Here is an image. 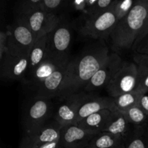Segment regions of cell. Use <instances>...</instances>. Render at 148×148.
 <instances>
[{"label": "cell", "mask_w": 148, "mask_h": 148, "mask_svg": "<svg viewBox=\"0 0 148 148\" xmlns=\"http://www.w3.org/2000/svg\"><path fill=\"white\" fill-rule=\"evenodd\" d=\"M110 54L106 46L99 45L90 48L83 52L79 58L72 60L67 88L62 98L71 94L79 93L81 90H84Z\"/></svg>", "instance_id": "6da1fadb"}, {"label": "cell", "mask_w": 148, "mask_h": 148, "mask_svg": "<svg viewBox=\"0 0 148 148\" xmlns=\"http://www.w3.org/2000/svg\"><path fill=\"white\" fill-rule=\"evenodd\" d=\"M148 16V0L135 1L128 14L118 22L111 33L112 46L120 51L133 48Z\"/></svg>", "instance_id": "7a4b0ae2"}, {"label": "cell", "mask_w": 148, "mask_h": 148, "mask_svg": "<svg viewBox=\"0 0 148 148\" xmlns=\"http://www.w3.org/2000/svg\"><path fill=\"white\" fill-rule=\"evenodd\" d=\"M8 52L10 56H29L36 37L25 23L19 17L7 29Z\"/></svg>", "instance_id": "3957f363"}, {"label": "cell", "mask_w": 148, "mask_h": 148, "mask_svg": "<svg viewBox=\"0 0 148 148\" xmlns=\"http://www.w3.org/2000/svg\"><path fill=\"white\" fill-rule=\"evenodd\" d=\"M51 113V100L36 95L27 104L23 113V125L25 134H32L44 126Z\"/></svg>", "instance_id": "277c9868"}, {"label": "cell", "mask_w": 148, "mask_h": 148, "mask_svg": "<svg viewBox=\"0 0 148 148\" xmlns=\"http://www.w3.org/2000/svg\"><path fill=\"white\" fill-rule=\"evenodd\" d=\"M115 3L105 12L87 17L81 27L82 34L95 39H105L111 36L119 22L115 14Z\"/></svg>", "instance_id": "5b68a950"}, {"label": "cell", "mask_w": 148, "mask_h": 148, "mask_svg": "<svg viewBox=\"0 0 148 148\" xmlns=\"http://www.w3.org/2000/svg\"><path fill=\"white\" fill-rule=\"evenodd\" d=\"M72 41V33L67 25L60 23L47 35L46 58L63 62L69 59V50Z\"/></svg>", "instance_id": "8992f818"}, {"label": "cell", "mask_w": 148, "mask_h": 148, "mask_svg": "<svg viewBox=\"0 0 148 148\" xmlns=\"http://www.w3.org/2000/svg\"><path fill=\"white\" fill-rule=\"evenodd\" d=\"M72 61L70 59L61 65L47 79L36 89V96L51 100L55 97L62 98L67 88Z\"/></svg>", "instance_id": "52a82bcc"}, {"label": "cell", "mask_w": 148, "mask_h": 148, "mask_svg": "<svg viewBox=\"0 0 148 148\" xmlns=\"http://www.w3.org/2000/svg\"><path fill=\"white\" fill-rule=\"evenodd\" d=\"M138 69L135 63L124 62L121 69L111 80L106 87L111 98L132 92L137 85Z\"/></svg>", "instance_id": "ba28073f"}, {"label": "cell", "mask_w": 148, "mask_h": 148, "mask_svg": "<svg viewBox=\"0 0 148 148\" xmlns=\"http://www.w3.org/2000/svg\"><path fill=\"white\" fill-rule=\"evenodd\" d=\"M17 17L25 23L35 36L36 40L49 34L61 23V18L58 15L40 10L18 14Z\"/></svg>", "instance_id": "9c48e42d"}, {"label": "cell", "mask_w": 148, "mask_h": 148, "mask_svg": "<svg viewBox=\"0 0 148 148\" xmlns=\"http://www.w3.org/2000/svg\"><path fill=\"white\" fill-rule=\"evenodd\" d=\"M123 63L124 61L116 53H111L105 63L88 82L84 91L90 92L103 87L106 88L114 75L121 69Z\"/></svg>", "instance_id": "30bf717a"}, {"label": "cell", "mask_w": 148, "mask_h": 148, "mask_svg": "<svg viewBox=\"0 0 148 148\" xmlns=\"http://www.w3.org/2000/svg\"><path fill=\"white\" fill-rule=\"evenodd\" d=\"M88 97L85 94L79 92L62 98L64 101L58 107L55 114L56 122L62 127L76 124L78 111Z\"/></svg>", "instance_id": "8fae6325"}, {"label": "cell", "mask_w": 148, "mask_h": 148, "mask_svg": "<svg viewBox=\"0 0 148 148\" xmlns=\"http://www.w3.org/2000/svg\"><path fill=\"white\" fill-rule=\"evenodd\" d=\"M95 135L76 124H72L62 127L60 140L63 148H87Z\"/></svg>", "instance_id": "7c38bea8"}, {"label": "cell", "mask_w": 148, "mask_h": 148, "mask_svg": "<svg viewBox=\"0 0 148 148\" xmlns=\"http://www.w3.org/2000/svg\"><path fill=\"white\" fill-rule=\"evenodd\" d=\"M30 68L28 56H8L0 62L2 77L10 79H23L27 77Z\"/></svg>", "instance_id": "4fadbf2b"}, {"label": "cell", "mask_w": 148, "mask_h": 148, "mask_svg": "<svg viewBox=\"0 0 148 148\" xmlns=\"http://www.w3.org/2000/svg\"><path fill=\"white\" fill-rule=\"evenodd\" d=\"M68 60L60 62L46 59L26 77H27V83L36 90V89L46 79H47L61 65L67 62Z\"/></svg>", "instance_id": "5bb4252c"}, {"label": "cell", "mask_w": 148, "mask_h": 148, "mask_svg": "<svg viewBox=\"0 0 148 148\" xmlns=\"http://www.w3.org/2000/svg\"><path fill=\"white\" fill-rule=\"evenodd\" d=\"M62 127L56 121L52 124H46L37 131L30 134H25L24 138L30 143L44 145L60 140Z\"/></svg>", "instance_id": "9a60e30c"}, {"label": "cell", "mask_w": 148, "mask_h": 148, "mask_svg": "<svg viewBox=\"0 0 148 148\" xmlns=\"http://www.w3.org/2000/svg\"><path fill=\"white\" fill-rule=\"evenodd\" d=\"M110 109L114 111L113 98L106 97H97V98H88L82 103L78 111L76 124L86 118L88 116L102 110Z\"/></svg>", "instance_id": "2e32d148"}, {"label": "cell", "mask_w": 148, "mask_h": 148, "mask_svg": "<svg viewBox=\"0 0 148 148\" xmlns=\"http://www.w3.org/2000/svg\"><path fill=\"white\" fill-rule=\"evenodd\" d=\"M111 113L112 110H102L83 119L77 123L76 125L93 134H98L103 132Z\"/></svg>", "instance_id": "e0dca14e"}, {"label": "cell", "mask_w": 148, "mask_h": 148, "mask_svg": "<svg viewBox=\"0 0 148 148\" xmlns=\"http://www.w3.org/2000/svg\"><path fill=\"white\" fill-rule=\"evenodd\" d=\"M129 121L126 119L124 113L119 111H112L103 132H108L116 135L122 136L127 138L129 130Z\"/></svg>", "instance_id": "ac0fdd59"}, {"label": "cell", "mask_w": 148, "mask_h": 148, "mask_svg": "<svg viewBox=\"0 0 148 148\" xmlns=\"http://www.w3.org/2000/svg\"><path fill=\"white\" fill-rule=\"evenodd\" d=\"M126 139L122 136L108 132L96 134L90 142L87 148H121L125 147Z\"/></svg>", "instance_id": "d6986e66"}, {"label": "cell", "mask_w": 148, "mask_h": 148, "mask_svg": "<svg viewBox=\"0 0 148 148\" xmlns=\"http://www.w3.org/2000/svg\"><path fill=\"white\" fill-rule=\"evenodd\" d=\"M46 45H47V35L41 36L36 40L28 56L29 61H30V68L27 75L46 59Z\"/></svg>", "instance_id": "ffe728a7"}, {"label": "cell", "mask_w": 148, "mask_h": 148, "mask_svg": "<svg viewBox=\"0 0 148 148\" xmlns=\"http://www.w3.org/2000/svg\"><path fill=\"white\" fill-rule=\"evenodd\" d=\"M143 94L139 91L134 90L132 92H127L122 95L113 98V105H114V111L124 112L130 108L137 106L138 101Z\"/></svg>", "instance_id": "44dd1931"}, {"label": "cell", "mask_w": 148, "mask_h": 148, "mask_svg": "<svg viewBox=\"0 0 148 148\" xmlns=\"http://www.w3.org/2000/svg\"><path fill=\"white\" fill-rule=\"evenodd\" d=\"M123 113L129 123L134 124H142L145 121L147 117V116L137 106L132 107Z\"/></svg>", "instance_id": "7402d4cb"}, {"label": "cell", "mask_w": 148, "mask_h": 148, "mask_svg": "<svg viewBox=\"0 0 148 148\" xmlns=\"http://www.w3.org/2000/svg\"><path fill=\"white\" fill-rule=\"evenodd\" d=\"M67 1L62 0H42L40 10L48 13H52L58 15L59 11L66 7Z\"/></svg>", "instance_id": "603a6c76"}, {"label": "cell", "mask_w": 148, "mask_h": 148, "mask_svg": "<svg viewBox=\"0 0 148 148\" xmlns=\"http://www.w3.org/2000/svg\"><path fill=\"white\" fill-rule=\"evenodd\" d=\"M135 1L132 0H116L114 6L115 14L119 21L124 18L130 13L132 7H134Z\"/></svg>", "instance_id": "cb8c5ba5"}, {"label": "cell", "mask_w": 148, "mask_h": 148, "mask_svg": "<svg viewBox=\"0 0 148 148\" xmlns=\"http://www.w3.org/2000/svg\"><path fill=\"white\" fill-rule=\"evenodd\" d=\"M137 69L138 76L136 90L139 91L143 95H145L146 92H148V69L140 66H137Z\"/></svg>", "instance_id": "d4e9b609"}, {"label": "cell", "mask_w": 148, "mask_h": 148, "mask_svg": "<svg viewBox=\"0 0 148 148\" xmlns=\"http://www.w3.org/2000/svg\"><path fill=\"white\" fill-rule=\"evenodd\" d=\"M41 2L42 0H27V1H23L19 5L17 14H21L30 12L34 11V10H40Z\"/></svg>", "instance_id": "484cf974"}, {"label": "cell", "mask_w": 148, "mask_h": 148, "mask_svg": "<svg viewBox=\"0 0 148 148\" xmlns=\"http://www.w3.org/2000/svg\"><path fill=\"white\" fill-rule=\"evenodd\" d=\"M19 148H63V147H62L61 140L53 142V143H47V144L39 145L30 143V142L27 141L24 138H23Z\"/></svg>", "instance_id": "4316f807"}, {"label": "cell", "mask_w": 148, "mask_h": 148, "mask_svg": "<svg viewBox=\"0 0 148 148\" xmlns=\"http://www.w3.org/2000/svg\"><path fill=\"white\" fill-rule=\"evenodd\" d=\"M8 56V33L7 30H1L0 33V62Z\"/></svg>", "instance_id": "83f0119b"}, {"label": "cell", "mask_w": 148, "mask_h": 148, "mask_svg": "<svg viewBox=\"0 0 148 148\" xmlns=\"http://www.w3.org/2000/svg\"><path fill=\"white\" fill-rule=\"evenodd\" d=\"M125 148H148V145L143 138L136 137L126 139Z\"/></svg>", "instance_id": "f1b7e54d"}, {"label": "cell", "mask_w": 148, "mask_h": 148, "mask_svg": "<svg viewBox=\"0 0 148 148\" xmlns=\"http://www.w3.org/2000/svg\"><path fill=\"white\" fill-rule=\"evenodd\" d=\"M66 7H69L72 10L75 12H80L84 14L86 12L88 8V0H81V1H67Z\"/></svg>", "instance_id": "f546056e"}, {"label": "cell", "mask_w": 148, "mask_h": 148, "mask_svg": "<svg viewBox=\"0 0 148 148\" xmlns=\"http://www.w3.org/2000/svg\"><path fill=\"white\" fill-rule=\"evenodd\" d=\"M134 63L137 66H143L148 69V55L143 54V53H135L134 56Z\"/></svg>", "instance_id": "4dcf8cb0"}, {"label": "cell", "mask_w": 148, "mask_h": 148, "mask_svg": "<svg viewBox=\"0 0 148 148\" xmlns=\"http://www.w3.org/2000/svg\"><path fill=\"white\" fill-rule=\"evenodd\" d=\"M147 35H148V16H147V19H146V21H145V25H144V27H143V30H142V31H141V33H140V36H139L138 38L137 39V40H136L135 43H134V46H133V48H132L134 51H135L136 48L137 47V46L140 44V42H141L142 40H143V39H144L147 36Z\"/></svg>", "instance_id": "1f68e13d"}, {"label": "cell", "mask_w": 148, "mask_h": 148, "mask_svg": "<svg viewBox=\"0 0 148 148\" xmlns=\"http://www.w3.org/2000/svg\"><path fill=\"white\" fill-rule=\"evenodd\" d=\"M136 53L148 55V35L140 42L135 49Z\"/></svg>", "instance_id": "d6a6232c"}, {"label": "cell", "mask_w": 148, "mask_h": 148, "mask_svg": "<svg viewBox=\"0 0 148 148\" xmlns=\"http://www.w3.org/2000/svg\"><path fill=\"white\" fill-rule=\"evenodd\" d=\"M137 106L148 116V95H143L140 97Z\"/></svg>", "instance_id": "836d02e7"}, {"label": "cell", "mask_w": 148, "mask_h": 148, "mask_svg": "<svg viewBox=\"0 0 148 148\" xmlns=\"http://www.w3.org/2000/svg\"><path fill=\"white\" fill-rule=\"evenodd\" d=\"M121 148H125V147H121Z\"/></svg>", "instance_id": "e575fe53"}]
</instances>
